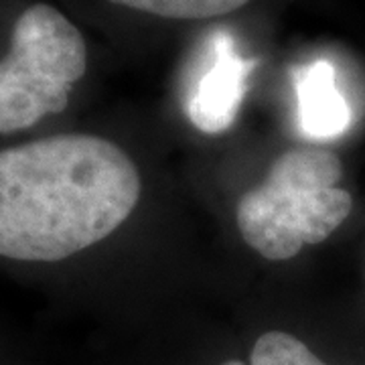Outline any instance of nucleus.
<instances>
[{
	"mask_svg": "<svg viewBox=\"0 0 365 365\" xmlns=\"http://www.w3.org/2000/svg\"><path fill=\"white\" fill-rule=\"evenodd\" d=\"M341 158L321 146L288 148L274 160L262 185L237 203V230L266 260H290L317 246L349 217L353 197L337 187Z\"/></svg>",
	"mask_w": 365,
	"mask_h": 365,
	"instance_id": "1",
	"label": "nucleus"
},
{
	"mask_svg": "<svg viewBox=\"0 0 365 365\" xmlns=\"http://www.w3.org/2000/svg\"><path fill=\"white\" fill-rule=\"evenodd\" d=\"M88 71V47L78 26L47 2L14 19L0 55V140L66 114Z\"/></svg>",
	"mask_w": 365,
	"mask_h": 365,
	"instance_id": "2",
	"label": "nucleus"
},
{
	"mask_svg": "<svg viewBox=\"0 0 365 365\" xmlns=\"http://www.w3.org/2000/svg\"><path fill=\"white\" fill-rule=\"evenodd\" d=\"M256 59H246L227 31H215L205 47V69L185 98V112L197 130L223 134L232 128L246 98Z\"/></svg>",
	"mask_w": 365,
	"mask_h": 365,
	"instance_id": "3",
	"label": "nucleus"
},
{
	"mask_svg": "<svg viewBox=\"0 0 365 365\" xmlns=\"http://www.w3.org/2000/svg\"><path fill=\"white\" fill-rule=\"evenodd\" d=\"M297 124L302 136L313 140L337 138L349 128L351 112L335 83V69L327 61L297 67Z\"/></svg>",
	"mask_w": 365,
	"mask_h": 365,
	"instance_id": "4",
	"label": "nucleus"
},
{
	"mask_svg": "<svg viewBox=\"0 0 365 365\" xmlns=\"http://www.w3.org/2000/svg\"><path fill=\"white\" fill-rule=\"evenodd\" d=\"M110 2L163 19L197 21V19H213V16L234 13L237 9L246 6L250 0H110Z\"/></svg>",
	"mask_w": 365,
	"mask_h": 365,
	"instance_id": "5",
	"label": "nucleus"
},
{
	"mask_svg": "<svg viewBox=\"0 0 365 365\" xmlns=\"http://www.w3.org/2000/svg\"><path fill=\"white\" fill-rule=\"evenodd\" d=\"M252 365H327L304 343L284 331H268L252 349Z\"/></svg>",
	"mask_w": 365,
	"mask_h": 365,
	"instance_id": "6",
	"label": "nucleus"
},
{
	"mask_svg": "<svg viewBox=\"0 0 365 365\" xmlns=\"http://www.w3.org/2000/svg\"><path fill=\"white\" fill-rule=\"evenodd\" d=\"M222 365H244V364H242V361H235V359H232V361H225V364H222Z\"/></svg>",
	"mask_w": 365,
	"mask_h": 365,
	"instance_id": "7",
	"label": "nucleus"
}]
</instances>
